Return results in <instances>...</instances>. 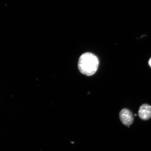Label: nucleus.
Masks as SVG:
<instances>
[{
	"label": "nucleus",
	"mask_w": 151,
	"mask_h": 151,
	"mask_svg": "<svg viewBox=\"0 0 151 151\" xmlns=\"http://www.w3.org/2000/svg\"><path fill=\"white\" fill-rule=\"evenodd\" d=\"M99 64V60L97 56L91 53L86 52L79 58L78 68L82 74L91 76L97 71Z\"/></svg>",
	"instance_id": "obj_1"
},
{
	"label": "nucleus",
	"mask_w": 151,
	"mask_h": 151,
	"mask_svg": "<svg viewBox=\"0 0 151 151\" xmlns=\"http://www.w3.org/2000/svg\"><path fill=\"white\" fill-rule=\"evenodd\" d=\"M119 118L122 123L127 126L131 125L134 120L133 115L131 111L126 109L121 111Z\"/></svg>",
	"instance_id": "obj_2"
},
{
	"label": "nucleus",
	"mask_w": 151,
	"mask_h": 151,
	"mask_svg": "<svg viewBox=\"0 0 151 151\" xmlns=\"http://www.w3.org/2000/svg\"><path fill=\"white\" fill-rule=\"evenodd\" d=\"M139 115L142 119L146 120L151 117V106L147 104L141 105L139 111Z\"/></svg>",
	"instance_id": "obj_3"
},
{
	"label": "nucleus",
	"mask_w": 151,
	"mask_h": 151,
	"mask_svg": "<svg viewBox=\"0 0 151 151\" xmlns=\"http://www.w3.org/2000/svg\"><path fill=\"white\" fill-rule=\"evenodd\" d=\"M149 65L150 66V67H151V58H150V61H149Z\"/></svg>",
	"instance_id": "obj_4"
},
{
	"label": "nucleus",
	"mask_w": 151,
	"mask_h": 151,
	"mask_svg": "<svg viewBox=\"0 0 151 151\" xmlns=\"http://www.w3.org/2000/svg\"><path fill=\"white\" fill-rule=\"evenodd\" d=\"M137 116V115L136 114H135V116Z\"/></svg>",
	"instance_id": "obj_5"
}]
</instances>
